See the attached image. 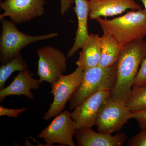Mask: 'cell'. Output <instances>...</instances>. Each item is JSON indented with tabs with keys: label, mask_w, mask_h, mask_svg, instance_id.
I'll return each instance as SVG.
<instances>
[{
	"label": "cell",
	"mask_w": 146,
	"mask_h": 146,
	"mask_svg": "<svg viewBox=\"0 0 146 146\" xmlns=\"http://www.w3.org/2000/svg\"><path fill=\"white\" fill-rule=\"evenodd\" d=\"M145 85H146V58L142 62L138 73L134 79L132 88L141 87Z\"/></svg>",
	"instance_id": "obj_19"
},
{
	"label": "cell",
	"mask_w": 146,
	"mask_h": 146,
	"mask_svg": "<svg viewBox=\"0 0 146 146\" xmlns=\"http://www.w3.org/2000/svg\"><path fill=\"white\" fill-rule=\"evenodd\" d=\"M133 119L138 123L141 129L146 128V110L140 112H133Z\"/></svg>",
	"instance_id": "obj_22"
},
{
	"label": "cell",
	"mask_w": 146,
	"mask_h": 146,
	"mask_svg": "<svg viewBox=\"0 0 146 146\" xmlns=\"http://www.w3.org/2000/svg\"><path fill=\"white\" fill-rule=\"evenodd\" d=\"M28 68L21 53L8 62L2 64L0 67V90L5 87L6 82L12 73L16 71L26 70Z\"/></svg>",
	"instance_id": "obj_17"
},
{
	"label": "cell",
	"mask_w": 146,
	"mask_h": 146,
	"mask_svg": "<svg viewBox=\"0 0 146 146\" xmlns=\"http://www.w3.org/2000/svg\"><path fill=\"white\" fill-rule=\"evenodd\" d=\"M41 84L39 80L33 78L28 70L19 71L17 75L13 78V82L9 86L0 90V102L2 103L7 97L22 95L35 101L34 96L31 90H38Z\"/></svg>",
	"instance_id": "obj_13"
},
{
	"label": "cell",
	"mask_w": 146,
	"mask_h": 146,
	"mask_svg": "<svg viewBox=\"0 0 146 146\" xmlns=\"http://www.w3.org/2000/svg\"><path fill=\"white\" fill-rule=\"evenodd\" d=\"M39 55L36 74L42 84L54 83L64 75L67 70V56L60 50L52 46L41 47L36 50Z\"/></svg>",
	"instance_id": "obj_7"
},
{
	"label": "cell",
	"mask_w": 146,
	"mask_h": 146,
	"mask_svg": "<svg viewBox=\"0 0 146 146\" xmlns=\"http://www.w3.org/2000/svg\"><path fill=\"white\" fill-rule=\"evenodd\" d=\"M126 104L132 112L146 110V85L132 88L131 96Z\"/></svg>",
	"instance_id": "obj_18"
},
{
	"label": "cell",
	"mask_w": 146,
	"mask_h": 146,
	"mask_svg": "<svg viewBox=\"0 0 146 146\" xmlns=\"http://www.w3.org/2000/svg\"><path fill=\"white\" fill-rule=\"evenodd\" d=\"M102 31L109 32L122 47L146 36L145 9L131 11L123 16L111 20L102 17L96 20Z\"/></svg>",
	"instance_id": "obj_2"
},
{
	"label": "cell",
	"mask_w": 146,
	"mask_h": 146,
	"mask_svg": "<svg viewBox=\"0 0 146 146\" xmlns=\"http://www.w3.org/2000/svg\"><path fill=\"white\" fill-rule=\"evenodd\" d=\"M117 62L108 67L96 66L84 71L80 84L68 101L73 110L92 94L101 90L111 92L117 78Z\"/></svg>",
	"instance_id": "obj_3"
},
{
	"label": "cell",
	"mask_w": 146,
	"mask_h": 146,
	"mask_svg": "<svg viewBox=\"0 0 146 146\" xmlns=\"http://www.w3.org/2000/svg\"><path fill=\"white\" fill-rule=\"evenodd\" d=\"M60 13L61 15H65V13L72 7V4L74 3V0H60Z\"/></svg>",
	"instance_id": "obj_23"
},
{
	"label": "cell",
	"mask_w": 146,
	"mask_h": 146,
	"mask_svg": "<svg viewBox=\"0 0 146 146\" xmlns=\"http://www.w3.org/2000/svg\"><path fill=\"white\" fill-rule=\"evenodd\" d=\"M76 130L71 113L65 110L55 117L49 125L37 136L44 139L46 146L58 143L62 146H76L74 136Z\"/></svg>",
	"instance_id": "obj_8"
},
{
	"label": "cell",
	"mask_w": 146,
	"mask_h": 146,
	"mask_svg": "<svg viewBox=\"0 0 146 146\" xmlns=\"http://www.w3.org/2000/svg\"><path fill=\"white\" fill-rule=\"evenodd\" d=\"M139 1H141L142 3H143L144 7H145V9L146 11V0H139Z\"/></svg>",
	"instance_id": "obj_24"
},
{
	"label": "cell",
	"mask_w": 146,
	"mask_h": 146,
	"mask_svg": "<svg viewBox=\"0 0 146 146\" xmlns=\"http://www.w3.org/2000/svg\"></svg>",
	"instance_id": "obj_25"
},
{
	"label": "cell",
	"mask_w": 146,
	"mask_h": 146,
	"mask_svg": "<svg viewBox=\"0 0 146 146\" xmlns=\"http://www.w3.org/2000/svg\"><path fill=\"white\" fill-rule=\"evenodd\" d=\"M75 6L73 9L76 15L78 26L76 32L74 42L67 53V57H72L79 49H81L89 36L88 19L90 12L88 0H74Z\"/></svg>",
	"instance_id": "obj_14"
},
{
	"label": "cell",
	"mask_w": 146,
	"mask_h": 146,
	"mask_svg": "<svg viewBox=\"0 0 146 146\" xmlns=\"http://www.w3.org/2000/svg\"><path fill=\"white\" fill-rule=\"evenodd\" d=\"M26 110V108L24 107L20 109H9L3 107V105L0 106V116H7L9 117L16 119L18 115L23 113Z\"/></svg>",
	"instance_id": "obj_21"
},
{
	"label": "cell",
	"mask_w": 146,
	"mask_h": 146,
	"mask_svg": "<svg viewBox=\"0 0 146 146\" xmlns=\"http://www.w3.org/2000/svg\"><path fill=\"white\" fill-rule=\"evenodd\" d=\"M102 31L101 58L99 65L109 67L117 62L122 47L109 32Z\"/></svg>",
	"instance_id": "obj_16"
},
{
	"label": "cell",
	"mask_w": 146,
	"mask_h": 146,
	"mask_svg": "<svg viewBox=\"0 0 146 146\" xmlns=\"http://www.w3.org/2000/svg\"><path fill=\"white\" fill-rule=\"evenodd\" d=\"M76 64L84 71L98 66L102 54L101 37L98 34H89L85 44L82 48Z\"/></svg>",
	"instance_id": "obj_15"
},
{
	"label": "cell",
	"mask_w": 146,
	"mask_h": 146,
	"mask_svg": "<svg viewBox=\"0 0 146 146\" xmlns=\"http://www.w3.org/2000/svg\"><path fill=\"white\" fill-rule=\"evenodd\" d=\"M128 146H146V128L141 129V132L129 139Z\"/></svg>",
	"instance_id": "obj_20"
},
{
	"label": "cell",
	"mask_w": 146,
	"mask_h": 146,
	"mask_svg": "<svg viewBox=\"0 0 146 146\" xmlns=\"http://www.w3.org/2000/svg\"><path fill=\"white\" fill-rule=\"evenodd\" d=\"M146 58V41L143 39L123 46L117 61V80L110 96L125 102L129 99L134 79Z\"/></svg>",
	"instance_id": "obj_1"
},
{
	"label": "cell",
	"mask_w": 146,
	"mask_h": 146,
	"mask_svg": "<svg viewBox=\"0 0 146 146\" xmlns=\"http://www.w3.org/2000/svg\"><path fill=\"white\" fill-rule=\"evenodd\" d=\"M2 31L0 36V60L5 63L21 53V51L28 45L38 41L46 40L58 35L56 32L39 36H31L20 31L16 23L5 18L0 19Z\"/></svg>",
	"instance_id": "obj_4"
},
{
	"label": "cell",
	"mask_w": 146,
	"mask_h": 146,
	"mask_svg": "<svg viewBox=\"0 0 146 146\" xmlns=\"http://www.w3.org/2000/svg\"><path fill=\"white\" fill-rule=\"evenodd\" d=\"M110 96V91H99L85 99L71 113L76 130L92 128L96 125L100 108L105 100Z\"/></svg>",
	"instance_id": "obj_10"
},
{
	"label": "cell",
	"mask_w": 146,
	"mask_h": 146,
	"mask_svg": "<svg viewBox=\"0 0 146 146\" xmlns=\"http://www.w3.org/2000/svg\"><path fill=\"white\" fill-rule=\"evenodd\" d=\"M136 0H88L90 5L89 18L96 20L121 14L127 9L136 11L141 6Z\"/></svg>",
	"instance_id": "obj_11"
},
{
	"label": "cell",
	"mask_w": 146,
	"mask_h": 146,
	"mask_svg": "<svg viewBox=\"0 0 146 146\" xmlns=\"http://www.w3.org/2000/svg\"><path fill=\"white\" fill-rule=\"evenodd\" d=\"M74 137L78 146H122L127 138L124 132H118L113 136L96 132L92 128L76 130Z\"/></svg>",
	"instance_id": "obj_12"
},
{
	"label": "cell",
	"mask_w": 146,
	"mask_h": 146,
	"mask_svg": "<svg viewBox=\"0 0 146 146\" xmlns=\"http://www.w3.org/2000/svg\"><path fill=\"white\" fill-rule=\"evenodd\" d=\"M84 72L78 67L73 72L64 75L51 84L52 89L49 94H52L54 98L49 109L44 115V120L48 121L63 112L67 102L81 83Z\"/></svg>",
	"instance_id": "obj_6"
},
{
	"label": "cell",
	"mask_w": 146,
	"mask_h": 146,
	"mask_svg": "<svg viewBox=\"0 0 146 146\" xmlns=\"http://www.w3.org/2000/svg\"><path fill=\"white\" fill-rule=\"evenodd\" d=\"M131 119L133 112L126 102L110 96L100 108L95 126L98 132L112 134L121 131Z\"/></svg>",
	"instance_id": "obj_5"
},
{
	"label": "cell",
	"mask_w": 146,
	"mask_h": 146,
	"mask_svg": "<svg viewBox=\"0 0 146 146\" xmlns=\"http://www.w3.org/2000/svg\"><path fill=\"white\" fill-rule=\"evenodd\" d=\"M44 0H4L0 3V8L4 12L0 19L8 17L16 24L31 21L45 14Z\"/></svg>",
	"instance_id": "obj_9"
}]
</instances>
